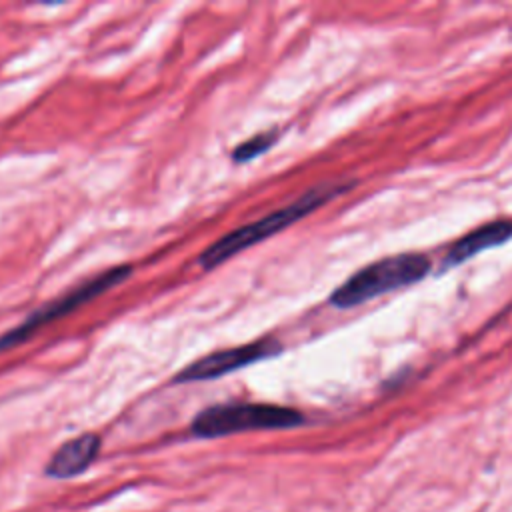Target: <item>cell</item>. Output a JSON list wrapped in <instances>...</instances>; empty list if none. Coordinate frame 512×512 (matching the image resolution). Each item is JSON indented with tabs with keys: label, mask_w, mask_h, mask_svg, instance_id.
<instances>
[{
	"label": "cell",
	"mask_w": 512,
	"mask_h": 512,
	"mask_svg": "<svg viewBox=\"0 0 512 512\" xmlns=\"http://www.w3.org/2000/svg\"><path fill=\"white\" fill-rule=\"evenodd\" d=\"M100 436L84 432L64 442L46 464V474L52 478H70L84 472L100 452Z\"/></svg>",
	"instance_id": "8992f818"
},
{
	"label": "cell",
	"mask_w": 512,
	"mask_h": 512,
	"mask_svg": "<svg viewBox=\"0 0 512 512\" xmlns=\"http://www.w3.org/2000/svg\"><path fill=\"white\" fill-rule=\"evenodd\" d=\"M304 424V414L278 404L228 402L214 404L198 412L190 430L198 438H220L252 430H284Z\"/></svg>",
	"instance_id": "3957f363"
},
{
	"label": "cell",
	"mask_w": 512,
	"mask_h": 512,
	"mask_svg": "<svg viewBox=\"0 0 512 512\" xmlns=\"http://www.w3.org/2000/svg\"><path fill=\"white\" fill-rule=\"evenodd\" d=\"M428 270L430 260L424 254L408 252L380 258L342 282L330 294L328 304L334 308H352L364 304L366 300H372L380 294L420 282Z\"/></svg>",
	"instance_id": "7a4b0ae2"
},
{
	"label": "cell",
	"mask_w": 512,
	"mask_h": 512,
	"mask_svg": "<svg viewBox=\"0 0 512 512\" xmlns=\"http://www.w3.org/2000/svg\"><path fill=\"white\" fill-rule=\"evenodd\" d=\"M282 352L280 340L272 336H264L258 340H252L248 344L230 346L222 350H214L206 356L196 358L194 362L186 364L182 370H178L172 378L174 384H190V382H204L222 378L226 374L238 372L250 364L274 358Z\"/></svg>",
	"instance_id": "5b68a950"
},
{
	"label": "cell",
	"mask_w": 512,
	"mask_h": 512,
	"mask_svg": "<svg viewBox=\"0 0 512 512\" xmlns=\"http://www.w3.org/2000/svg\"><path fill=\"white\" fill-rule=\"evenodd\" d=\"M132 272H134L132 264H116L112 268H106V270L98 272L96 276H92L88 280H82L80 284L72 286L64 294H60L54 300L46 302L44 306L36 308L20 324H16L14 328L0 334V354L28 342L44 326L52 324L58 318H64V316L72 314L80 306L98 298L100 294H104V292L112 290L114 286L126 282L132 276Z\"/></svg>",
	"instance_id": "277c9868"
},
{
	"label": "cell",
	"mask_w": 512,
	"mask_h": 512,
	"mask_svg": "<svg viewBox=\"0 0 512 512\" xmlns=\"http://www.w3.org/2000/svg\"><path fill=\"white\" fill-rule=\"evenodd\" d=\"M510 236H512V222H490V224H484V226L468 232L466 236H462L460 240H456L450 246V250L446 252V258L442 262V270L458 266V264L470 260L472 256H476L482 250L500 246Z\"/></svg>",
	"instance_id": "52a82bcc"
},
{
	"label": "cell",
	"mask_w": 512,
	"mask_h": 512,
	"mask_svg": "<svg viewBox=\"0 0 512 512\" xmlns=\"http://www.w3.org/2000/svg\"><path fill=\"white\" fill-rule=\"evenodd\" d=\"M354 186H356V180L318 184V186L306 190L300 198H296L288 206H282V208H278V210L254 220V222L242 224V226L226 232L224 236H220L218 240H214L210 246H206L200 252V256H198L200 268L202 270H212V268L228 262L230 258H234L242 250L252 248V246L268 240L270 236L290 228L298 220L306 218L308 214H312L314 210H318L320 206H324L326 202L334 200L336 196L348 192Z\"/></svg>",
	"instance_id": "6da1fadb"
},
{
	"label": "cell",
	"mask_w": 512,
	"mask_h": 512,
	"mask_svg": "<svg viewBox=\"0 0 512 512\" xmlns=\"http://www.w3.org/2000/svg\"><path fill=\"white\" fill-rule=\"evenodd\" d=\"M280 136V130L278 128H270V130H264V132H258L242 142H238L232 152H230V158L236 162V164H244V162H250L258 156H262L264 152H268L276 140Z\"/></svg>",
	"instance_id": "ba28073f"
}]
</instances>
